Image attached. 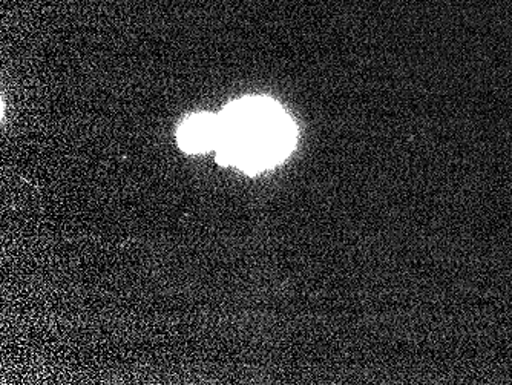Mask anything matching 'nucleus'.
<instances>
[{"label": "nucleus", "instance_id": "nucleus-1", "mask_svg": "<svg viewBox=\"0 0 512 385\" xmlns=\"http://www.w3.org/2000/svg\"><path fill=\"white\" fill-rule=\"evenodd\" d=\"M292 120L269 99H244L220 116L217 151L223 162L247 172L278 165L295 145Z\"/></svg>", "mask_w": 512, "mask_h": 385}, {"label": "nucleus", "instance_id": "nucleus-2", "mask_svg": "<svg viewBox=\"0 0 512 385\" xmlns=\"http://www.w3.org/2000/svg\"><path fill=\"white\" fill-rule=\"evenodd\" d=\"M178 139L184 151L195 154L217 149L220 139V116H192L181 125Z\"/></svg>", "mask_w": 512, "mask_h": 385}]
</instances>
